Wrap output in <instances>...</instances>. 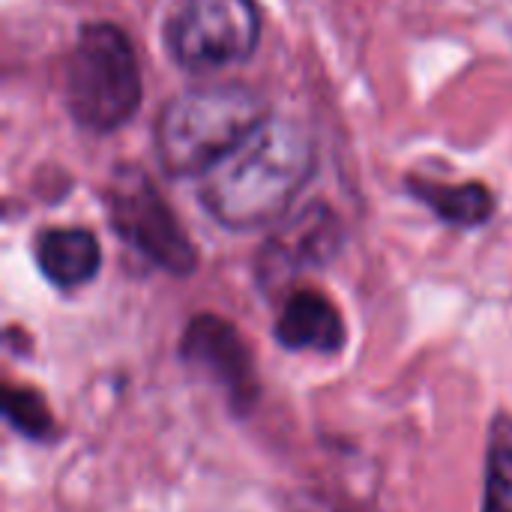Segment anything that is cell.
Masks as SVG:
<instances>
[{
    "label": "cell",
    "mask_w": 512,
    "mask_h": 512,
    "mask_svg": "<svg viewBox=\"0 0 512 512\" xmlns=\"http://www.w3.org/2000/svg\"><path fill=\"white\" fill-rule=\"evenodd\" d=\"M315 174V141L300 120L267 117L231 156L201 177V207L228 231L279 222Z\"/></svg>",
    "instance_id": "6da1fadb"
},
{
    "label": "cell",
    "mask_w": 512,
    "mask_h": 512,
    "mask_svg": "<svg viewBox=\"0 0 512 512\" xmlns=\"http://www.w3.org/2000/svg\"><path fill=\"white\" fill-rule=\"evenodd\" d=\"M270 117L249 84H207L174 96L156 117L153 150L165 174L204 177Z\"/></svg>",
    "instance_id": "7a4b0ae2"
},
{
    "label": "cell",
    "mask_w": 512,
    "mask_h": 512,
    "mask_svg": "<svg viewBox=\"0 0 512 512\" xmlns=\"http://www.w3.org/2000/svg\"><path fill=\"white\" fill-rule=\"evenodd\" d=\"M141 66L132 39L111 21L84 24L63 66V105L87 132H114L141 105Z\"/></svg>",
    "instance_id": "3957f363"
},
{
    "label": "cell",
    "mask_w": 512,
    "mask_h": 512,
    "mask_svg": "<svg viewBox=\"0 0 512 512\" xmlns=\"http://www.w3.org/2000/svg\"><path fill=\"white\" fill-rule=\"evenodd\" d=\"M261 12L255 0H177L165 18V48L186 72H219L255 54Z\"/></svg>",
    "instance_id": "277c9868"
},
{
    "label": "cell",
    "mask_w": 512,
    "mask_h": 512,
    "mask_svg": "<svg viewBox=\"0 0 512 512\" xmlns=\"http://www.w3.org/2000/svg\"><path fill=\"white\" fill-rule=\"evenodd\" d=\"M105 213L111 231L150 264L171 276L195 273L198 252L147 171L117 165L105 186Z\"/></svg>",
    "instance_id": "5b68a950"
},
{
    "label": "cell",
    "mask_w": 512,
    "mask_h": 512,
    "mask_svg": "<svg viewBox=\"0 0 512 512\" xmlns=\"http://www.w3.org/2000/svg\"><path fill=\"white\" fill-rule=\"evenodd\" d=\"M180 357L192 372L210 378L225 390L234 414L243 417L255 408L261 393L255 357L234 324L216 315L192 318L180 342Z\"/></svg>",
    "instance_id": "8992f818"
},
{
    "label": "cell",
    "mask_w": 512,
    "mask_h": 512,
    "mask_svg": "<svg viewBox=\"0 0 512 512\" xmlns=\"http://www.w3.org/2000/svg\"><path fill=\"white\" fill-rule=\"evenodd\" d=\"M342 246L339 216L327 204H309L285 222L261 252V276L285 279L309 267H324Z\"/></svg>",
    "instance_id": "52a82bcc"
},
{
    "label": "cell",
    "mask_w": 512,
    "mask_h": 512,
    "mask_svg": "<svg viewBox=\"0 0 512 512\" xmlns=\"http://www.w3.org/2000/svg\"><path fill=\"white\" fill-rule=\"evenodd\" d=\"M345 336L342 312L318 291H294L276 321V342L288 351L336 354Z\"/></svg>",
    "instance_id": "ba28073f"
},
{
    "label": "cell",
    "mask_w": 512,
    "mask_h": 512,
    "mask_svg": "<svg viewBox=\"0 0 512 512\" xmlns=\"http://www.w3.org/2000/svg\"><path fill=\"white\" fill-rule=\"evenodd\" d=\"M36 264L54 288H81L102 267L99 240L87 228H45L36 237Z\"/></svg>",
    "instance_id": "9c48e42d"
},
{
    "label": "cell",
    "mask_w": 512,
    "mask_h": 512,
    "mask_svg": "<svg viewBox=\"0 0 512 512\" xmlns=\"http://www.w3.org/2000/svg\"><path fill=\"white\" fill-rule=\"evenodd\" d=\"M408 192L426 204L441 222L456 228L486 225L495 213V195L483 183H438V180H408Z\"/></svg>",
    "instance_id": "30bf717a"
},
{
    "label": "cell",
    "mask_w": 512,
    "mask_h": 512,
    "mask_svg": "<svg viewBox=\"0 0 512 512\" xmlns=\"http://www.w3.org/2000/svg\"><path fill=\"white\" fill-rule=\"evenodd\" d=\"M3 414L15 432H21L24 438H33V441H45L54 426L48 402L30 387H6Z\"/></svg>",
    "instance_id": "8fae6325"
},
{
    "label": "cell",
    "mask_w": 512,
    "mask_h": 512,
    "mask_svg": "<svg viewBox=\"0 0 512 512\" xmlns=\"http://www.w3.org/2000/svg\"><path fill=\"white\" fill-rule=\"evenodd\" d=\"M483 512H512V444L495 441L486 462Z\"/></svg>",
    "instance_id": "7c38bea8"
}]
</instances>
